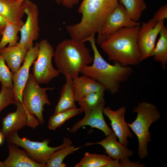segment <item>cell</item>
Instances as JSON below:
<instances>
[{"mask_svg":"<svg viewBox=\"0 0 167 167\" xmlns=\"http://www.w3.org/2000/svg\"><path fill=\"white\" fill-rule=\"evenodd\" d=\"M7 21L0 15V35L3 31L6 24Z\"/></svg>","mask_w":167,"mask_h":167,"instance_id":"34","label":"cell"},{"mask_svg":"<svg viewBox=\"0 0 167 167\" xmlns=\"http://www.w3.org/2000/svg\"><path fill=\"white\" fill-rule=\"evenodd\" d=\"M109 156L86 152L84 156L75 166V167H108L112 161Z\"/></svg>","mask_w":167,"mask_h":167,"instance_id":"24","label":"cell"},{"mask_svg":"<svg viewBox=\"0 0 167 167\" xmlns=\"http://www.w3.org/2000/svg\"><path fill=\"white\" fill-rule=\"evenodd\" d=\"M83 112L80 108H75L53 114L49 118L48 127L51 130H55L69 119Z\"/></svg>","mask_w":167,"mask_h":167,"instance_id":"25","label":"cell"},{"mask_svg":"<svg viewBox=\"0 0 167 167\" xmlns=\"http://www.w3.org/2000/svg\"><path fill=\"white\" fill-rule=\"evenodd\" d=\"M103 112L110 121L113 131L118 139L119 142L127 147L129 145L127 138L132 137L133 135L128 123L125 121L126 107L123 106L116 110H112L109 107H104Z\"/></svg>","mask_w":167,"mask_h":167,"instance_id":"13","label":"cell"},{"mask_svg":"<svg viewBox=\"0 0 167 167\" xmlns=\"http://www.w3.org/2000/svg\"><path fill=\"white\" fill-rule=\"evenodd\" d=\"M158 21L167 18V5L162 6L155 14L153 16Z\"/></svg>","mask_w":167,"mask_h":167,"instance_id":"31","label":"cell"},{"mask_svg":"<svg viewBox=\"0 0 167 167\" xmlns=\"http://www.w3.org/2000/svg\"><path fill=\"white\" fill-rule=\"evenodd\" d=\"M132 20L139 22L142 13L147 8L144 0H119Z\"/></svg>","mask_w":167,"mask_h":167,"instance_id":"26","label":"cell"},{"mask_svg":"<svg viewBox=\"0 0 167 167\" xmlns=\"http://www.w3.org/2000/svg\"><path fill=\"white\" fill-rule=\"evenodd\" d=\"M119 0H83L78 9L81 14L80 21L67 26L71 38L83 41L92 34L97 33L107 17L119 4Z\"/></svg>","mask_w":167,"mask_h":167,"instance_id":"1","label":"cell"},{"mask_svg":"<svg viewBox=\"0 0 167 167\" xmlns=\"http://www.w3.org/2000/svg\"><path fill=\"white\" fill-rule=\"evenodd\" d=\"M24 23L23 21L16 24L7 21L6 26L1 35L0 50L6 47L7 44L9 46H12L18 44V33Z\"/></svg>","mask_w":167,"mask_h":167,"instance_id":"23","label":"cell"},{"mask_svg":"<svg viewBox=\"0 0 167 167\" xmlns=\"http://www.w3.org/2000/svg\"><path fill=\"white\" fill-rule=\"evenodd\" d=\"M23 3L24 13L27 16L19 31L20 37L18 44L28 50L39 36V11L37 5L30 0H26Z\"/></svg>","mask_w":167,"mask_h":167,"instance_id":"9","label":"cell"},{"mask_svg":"<svg viewBox=\"0 0 167 167\" xmlns=\"http://www.w3.org/2000/svg\"><path fill=\"white\" fill-rule=\"evenodd\" d=\"M18 1L21 3H23V2L26 0H18Z\"/></svg>","mask_w":167,"mask_h":167,"instance_id":"37","label":"cell"},{"mask_svg":"<svg viewBox=\"0 0 167 167\" xmlns=\"http://www.w3.org/2000/svg\"><path fill=\"white\" fill-rule=\"evenodd\" d=\"M54 57L60 73L73 79L79 76L82 70L92 63L93 60L90 50L84 43L71 38L64 40L58 44Z\"/></svg>","mask_w":167,"mask_h":167,"instance_id":"4","label":"cell"},{"mask_svg":"<svg viewBox=\"0 0 167 167\" xmlns=\"http://www.w3.org/2000/svg\"><path fill=\"white\" fill-rule=\"evenodd\" d=\"M16 99L13 88L1 86L0 91V113L9 105L15 104Z\"/></svg>","mask_w":167,"mask_h":167,"instance_id":"30","label":"cell"},{"mask_svg":"<svg viewBox=\"0 0 167 167\" xmlns=\"http://www.w3.org/2000/svg\"><path fill=\"white\" fill-rule=\"evenodd\" d=\"M4 138L1 131H0V145L2 143Z\"/></svg>","mask_w":167,"mask_h":167,"instance_id":"35","label":"cell"},{"mask_svg":"<svg viewBox=\"0 0 167 167\" xmlns=\"http://www.w3.org/2000/svg\"><path fill=\"white\" fill-rule=\"evenodd\" d=\"M75 108L73 79L66 77L65 83L62 88L54 114Z\"/></svg>","mask_w":167,"mask_h":167,"instance_id":"21","label":"cell"},{"mask_svg":"<svg viewBox=\"0 0 167 167\" xmlns=\"http://www.w3.org/2000/svg\"><path fill=\"white\" fill-rule=\"evenodd\" d=\"M81 147L75 148L72 144L66 146L55 152L51 155L46 163V167H65L66 165L63 162L67 156L73 153Z\"/></svg>","mask_w":167,"mask_h":167,"instance_id":"27","label":"cell"},{"mask_svg":"<svg viewBox=\"0 0 167 167\" xmlns=\"http://www.w3.org/2000/svg\"><path fill=\"white\" fill-rule=\"evenodd\" d=\"M38 50V43H37L28 50L23 65L13 74V90L16 101H19L23 104V91L29 77L30 68L37 57Z\"/></svg>","mask_w":167,"mask_h":167,"instance_id":"12","label":"cell"},{"mask_svg":"<svg viewBox=\"0 0 167 167\" xmlns=\"http://www.w3.org/2000/svg\"><path fill=\"white\" fill-rule=\"evenodd\" d=\"M117 137L113 131L106 137L99 142L88 143L84 146L99 144L105 150V153L113 160L119 161L128 158L133 154L132 151L126 148L116 140Z\"/></svg>","mask_w":167,"mask_h":167,"instance_id":"16","label":"cell"},{"mask_svg":"<svg viewBox=\"0 0 167 167\" xmlns=\"http://www.w3.org/2000/svg\"><path fill=\"white\" fill-rule=\"evenodd\" d=\"M58 4H61L63 6L68 8H71L78 4L79 0H55Z\"/></svg>","mask_w":167,"mask_h":167,"instance_id":"33","label":"cell"},{"mask_svg":"<svg viewBox=\"0 0 167 167\" xmlns=\"http://www.w3.org/2000/svg\"><path fill=\"white\" fill-rule=\"evenodd\" d=\"M139 22H134L131 19L124 7L119 3L105 20L97 33L96 42L100 45L109 36L120 29L126 27H133L140 25Z\"/></svg>","mask_w":167,"mask_h":167,"instance_id":"10","label":"cell"},{"mask_svg":"<svg viewBox=\"0 0 167 167\" xmlns=\"http://www.w3.org/2000/svg\"><path fill=\"white\" fill-rule=\"evenodd\" d=\"M160 38L152 50L151 57L160 63L164 70L166 69L167 63V28L164 25L160 32Z\"/></svg>","mask_w":167,"mask_h":167,"instance_id":"22","label":"cell"},{"mask_svg":"<svg viewBox=\"0 0 167 167\" xmlns=\"http://www.w3.org/2000/svg\"><path fill=\"white\" fill-rule=\"evenodd\" d=\"M145 165L139 162H132L128 158L123 159L119 161V167H144Z\"/></svg>","mask_w":167,"mask_h":167,"instance_id":"32","label":"cell"},{"mask_svg":"<svg viewBox=\"0 0 167 167\" xmlns=\"http://www.w3.org/2000/svg\"><path fill=\"white\" fill-rule=\"evenodd\" d=\"M133 112L137 113V117L132 123H128V125L138 138V154L139 158L142 159L148 155L147 147L151 140L150 127L152 123L157 121L161 116L155 105L144 101L139 103Z\"/></svg>","mask_w":167,"mask_h":167,"instance_id":"5","label":"cell"},{"mask_svg":"<svg viewBox=\"0 0 167 167\" xmlns=\"http://www.w3.org/2000/svg\"><path fill=\"white\" fill-rule=\"evenodd\" d=\"M24 10L23 3L18 0H0V15L7 21L16 24L22 21Z\"/></svg>","mask_w":167,"mask_h":167,"instance_id":"20","label":"cell"},{"mask_svg":"<svg viewBox=\"0 0 167 167\" xmlns=\"http://www.w3.org/2000/svg\"><path fill=\"white\" fill-rule=\"evenodd\" d=\"M17 132L15 131L9 134L6 137L7 142L24 148L31 159L44 167L54 152L72 143L70 139L64 137L61 145L51 147L48 145L50 141L49 139H45L41 142L32 141L26 138H20Z\"/></svg>","mask_w":167,"mask_h":167,"instance_id":"7","label":"cell"},{"mask_svg":"<svg viewBox=\"0 0 167 167\" xmlns=\"http://www.w3.org/2000/svg\"><path fill=\"white\" fill-rule=\"evenodd\" d=\"M95 35L91 34L83 41L90 42L94 57L92 64L84 68L81 73L94 79L114 94L119 91L121 84L130 77L133 70L131 66H124L116 62L111 65L105 61L96 47Z\"/></svg>","mask_w":167,"mask_h":167,"instance_id":"2","label":"cell"},{"mask_svg":"<svg viewBox=\"0 0 167 167\" xmlns=\"http://www.w3.org/2000/svg\"><path fill=\"white\" fill-rule=\"evenodd\" d=\"M1 38V35H0V40Z\"/></svg>","mask_w":167,"mask_h":167,"instance_id":"38","label":"cell"},{"mask_svg":"<svg viewBox=\"0 0 167 167\" xmlns=\"http://www.w3.org/2000/svg\"><path fill=\"white\" fill-rule=\"evenodd\" d=\"M104 92H94L83 96L78 102L80 108L86 112L95 108L105 101Z\"/></svg>","mask_w":167,"mask_h":167,"instance_id":"28","label":"cell"},{"mask_svg":"<svg viewBox=\"0 0 167 167\" xmlns=\"http://www.w3.org/2000/svg\"><path fill=\"white\" fill-rule=\"evenodd\" d=\"M28 50L18 44L5 47L0 50V54L3 58L13 73L16 72L21 66Z\"/></svg>","mask_w":167,"mask_h":167,"instance_id":"19","label":"cell"},{"mask_svg":"<svg viewBox=\"0 0 167 167\" xmlns=\"http://www.w3.org/2000/svg\"><path fill=\"white\" fill-rule=\"evenodd\" d=\"M75 102L84 95L94 92H105V87L94 79L83 75L73 79Z\"/></svg>","mask_w":167,"mask_h":167,"instance_id":"18","label":"cell"},{"mask_svg":"<svg viewBox=\"0 0 167 167\" xmlns=\"http://www.w3.org/2000/svg\"><path fill=\"white\" fill-rule=\"evenodd\" d=\"M37 57L33 64V75L39 84H47L59 76L60 73L53 66L52 60L54 50L46 39L38 43Z\"/></svg>","mask_w":167,"mask_h":167,"instance_id":"8","label":"cell"},{"mask_svg":"<svg viewBox=\"0 0 167 167\" xmlns=\"http://www.w3.org/2000/svg\"><path fill=\"white\" fill-rule=\"evenodd\" d=\"M15 105L16 111L8 113L2 119L1 132L4 138L27 126L28 118L32 115L27 112L20 101H16Z\"/></svg>","mask_w":167,"mask_h":167,"instance_id":"15","label":"cell"},{"mask_svg":"<svg viewBox=\"0 0 167 167\" xmlns=\"http://www.w3.org/2000/svg\"><path fill=\"white\" fill-rule=\"evenodd\" d=\"M105 103V101L93 109L85 112L84 118L71 128L70 131L71 133H75L81 127L88 126L99 129L103 132L106 136L111 134L113 131L107 124L103 115V110Z\"/></svg>","mask_w":167,"mask_h":167,"instance_id":"14","label":"cell"},{"mask_svg":"<svg viewBox=\"0 0 167 167\" xmlns=\"http://www.w3.org/2000/svg\"><path fill=\"white\" fill-rule=\"evenodd\" d=\"M0 167H5L3 162L0 161Z\"/></svg>","mask_w":167,"mask_h":167,"instance_id":"36","label":"cell"},{"mask_svg":"<svg viewBox=\"0 0 167 167\" xmlns=\"http://www.w3.org/2000/svg\"><path fill=\"white\" fill-rule=\"evenodd\" d=\"M140 27L122 28L100 45L109 60L124 66H136L141 62L138 44Z\"/></svg>","mask_w":167,"mask_h":167,"instance_id":"3","label":"cell"},{"mask_svg":"<svg viewBox=\"0 0 167 167\" xmlns=\"http://www.w3.org/2000/svg\"><path fill=\"white\" fill-rule=\"evenodd\" d=\"M13 74L6 65L3 58L0 54V82L2 85L8 88H13Z\"/></svg>","mask_w":167,"mask_h":167,"instance_id":"29","label":"cell"},{"mask_svg":"<svg viewBox=\"0 0 167 167\" xmlns=\"http://www.w3.org/2000/svg\"><path fill=\"white\" fill-rule=\"evenodd\" d=\"M54 88L41 87L33 74H29L22 92L23 104L27 112L36 117L41 125L44 123L43 115L44 106L51 104L47 91Z\"/></svg>","mask_w":167,"mask_h":167,"instance_id":"6","label":"cell"},{"mask_svg":"<svg viewBox=\"0 0 167 167\" xmlns=\"http://www.w3.org/2000/svg\"><path fill=\"white\" fill-rule=\"evenodd\" d=\"M8 148V156L3 161L5 167H45L31 159L26 151L19 149L18 145L9 143Z\"/></svg>","mask_w":167,"mask_h":167,"instance_id":"17","label":"cell"},{"mask_svg":"<svg viewBox=\"0 0 167 167\" xmlns=\"http://www.w3.org/2000/svg\"><path fill=\"white\" fill-rule=\"evenodd\" d=\"M165 20L158 21L153 17L140 26L138 36V44L141 62L151 57L155 46L157 36L163 26Z\"/></svg>","mask_w":167,"mask_h":167,"instance_id":"11","label":"cell"}]
</instances>
